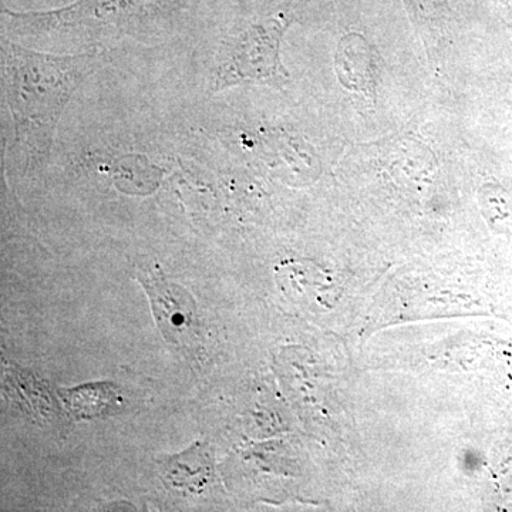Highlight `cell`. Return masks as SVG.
Masks as SVG:
<instances>
[{
  "mask_svg": "<svg viewBox=\"0 0 512 512\" xmlns=\"http://www.w3.org/2000/svg\"><path fill=\"white\" fill-rule=\"evenodd\" d=\"M87 57L37 55L20 46H3V70L15 121L19 156L39 164L49 156L60 114L79 86Z\"/></svg>",
  "mask_w": 512,
  "mask_h": 512,
  "instance_id": "cell-1",
  "label": "cell"
},
{
  "mask_svg": "<svg viewBox=\"0 0 512 512\" xmlns=\"http://www.w3.org/2000/svg\"><path fill=\"white\" fill-rule=\"evenodd\" d=\"M286 25L281 19L252 26L222 43L214 69V89L222 90L249 80L281 79L279 47Z\"/></svg>",
  "mask_w": 512,
  "mask_h": 512,
  "instance_id": "cell-2",
  "label": "cell"
},
{
  "mask_svg": "<svg viewBox=\"0 0 512 512\" xmlns=\"http://www.w3.org/2000/svg\"><path fill=\"white\" fill-rule=\"evenodd\" d=\"M138 282L146 289L158 328L165 340L188 346L200 336V319L191 293L168 282L161 274H143Z\"/></svg>",
  "mask_w": 512,
  "mask_h": 512,
  "instance_id": "cell-3",
  "label": "cell"
},
{
  "mask_svg": "<svg viewBox=\"0 0 512 512\" xmlns=\"http://www.w3.org/2000/svg\"><path fill=\"white\" fill-rule=\"evenodd\" d=\"M278 286L289 299H305L329 308L332 279L320 266L308 262H284L276 268Z\"/></svg>",
  "mask_w": 512,
  "mask_h": 512,
  "instance_id": "cell-4",
  "label": "cell"
},
{
  "mask_svg": "<svg viewBox=\"0 0 512 512\" xmlns=\"http://www.w3.org/2000/svg\"><path fill=\"white\" fill-rule=\"evenodd\" d=\"M336 73L346 89L372 93L375 63L365 37L355 33L343 37L336 52Z\"/></svg>",
  "mask_w": 512,
  "mask_h": 512,
  "instance_id": "cell-5",
  "label": "cell"
},
{
  "mask_svg": "<svg viewBox=\"0 0 512 512\" xmlns=\"http://www.w3.org/2000/svg\"><path fill=\"white\" fill-rule=\"evenodd\" d=\"M164 477L168 484L190 493H201L214 480V463L210 451L197 444L168 461L164 466Z\"/></svg>",
  "mask_w": 512,
  "mask_h": 512,
  "instance_id": "cell-6",
  "label": "cell"
},
{
  "mask_svg": "<svg viewBox=\"0 0 512 512\" xmlns=\"http://www.w3.org/2000/svg\"><path fill=\"white\" fill-rule=\"evenodd\" d=\"M481 207L488 221L507 227L512 221V198L500 185L485 184L480 191Z\"/></svg>",
  "mask_w": 512,
  "mask_h": 512,
  "instance_id": "cell-7",
  "label": "cell"
},
{
  "mask_svg": "<svg viewBox=\"0 0 512 512\" xmlns=\"http://www.w3.org/2000/svg\"><path fill=\"white\" fill-rule=\"evenodd\" d=\"M416 2L429 13L439 12L444 5V0H416Z\"/></svg>",
  "mask_w": 512,
  "mask_h": 512,
  "instance_id": "cell-8",
  "label": "cell"
},
{
  "mask_svg": "<svg viewBox=\"0 0 512 512\" xmlns=\"http://www.w3.org/2000/svg\"><path fill=\"white\" fill-rule=\"evenodd\" d=\"M508 8H510L511 16H512V0H508Z\"/></svg>",
  "mask_w": 512,
  "mask_h": 512,
  "instance_id": "cell-9",
  "label": "cell"
}]
</instances>
